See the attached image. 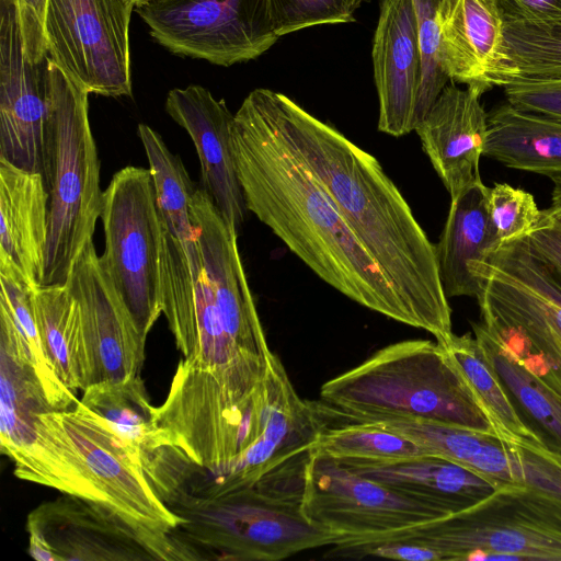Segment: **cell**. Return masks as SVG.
<instances>
[{
	"label": "cell",
	"mask_w": 561,
	"mask_h": 561,
	"mask_svg": "<svg viewBox=\"0 0 561 561\" xmlns=\"http://www.w3.org/2000/svg\"><path fill=\"white\" fill-rule=\"evenodd\" d=\"M231 142L247 209L328 285L411 327L396 289L284 134L265 88L243 100Z\"/></svg>",
	"instance_id": "1"
},
{
	"label": "cell",
	"mask_w": 561,
	"mask_h": 561,
	"mask_svg": "<svg viewBox=\"0 0 561 561\" xmlns=\"http://www.w3.org/2000/svg\"><path fill=\"white\" fill-rule=\"evenodd\" d=\"M284 134L329 192L411 318L444 343L454 334L435 244L378 160L287 95L266 89Z\"/></svg>",
	"instance_id": "2"
},
{
	"label": "cell",
	"mask_w": 561,
	"mask_h": 561,
	"mask_svg": "<svg viewBox=\"0 0 561 561\" xmlns=\"http://www.w3.org/2000/svg\"><path fill=\"white\" fill-rule=\"evenodd\" d=\"M320 399L327 415L407 417L495 434L446 351L430 340L382 347L324 382Z\"/></svg>",
	"instance_id": "3"
},
{
	"label": "cell",
	"mask_w": 561,
	"mask_h": 561,
	"mask_svg": "<svg viewBox=\"0 0 561 561\" xmlns=\"http://www.w3.org/2000/svg\"><path fill=\"white\" fill-rule=\"evenodd\" d=\"M88 95L48 57L42 172L49 196L48 237L39 286L67 283L101 215L100 160Z\"/></svg>",
	"instance_id": "4"
},
{
	"label": "cell",
	"mask_w": 561,
	"mask_h": 561,
	"mask_svg": "<svg viewBox=\"0 0 561 561\" xmlns=\"http://www.w3.org/2000/svg\"><path fill=\"white\" fill-rule=\"evenodd\" d=\"M311 450L250 486L175 512L185 519L176 530L187 541L218 552V559L229 560L277 561L333 546L336 537L311 523L302 511Z\"/></svg>",
	"instance_id": "5"
},
{
	"label": "cell",
	"mask_w": 561,
	"mask_h": 561,
	"mask_svg": "<svg viewBox=\"0 0 561 561\" xmlns=\"http://www.w3.org/2000/svg\"><path fill=\"white\" fill-rule=\"evenodd\" d=\"M402 539L438 560L561 561V503L523 484L446 517L363 543Z\"/></svg>",
	"instance_id": "6"
},
{
	"label": "cell",
	"mask_w": 561,
	"mask_h": 561,
	"mask_svg": "<svg viewBox=\"0 0 561 561\" xmlns=\"http://www.w3.org/2000/svg\"><path fill=\"white\" fill-rule=\"evenodd\" d=\"M477 301L524 366L561 394V283L524 239L501 244L470 266Z\"/></svg>",
	"instance_id": "7"
},
{
	"label": "cell",
	"mask_w": 561,
	"mask_h": 561,
	"mask_svg": "<svg viewBox=\"0 0 561 561\" xmlns=\"http://www.w3.org/2000/svg\"><path fill=\"white\" fill-rule=\"evenodd\" d=\"M0 369L1 451L13 461L14 474L101 503L35 369L12 357L2 358Z\"/></svg>",
	"instance_id": "8"
},
{
	"label": "cell",
	"mask_w": 561,
	"mask_h": 561,
	"mask_svg": "<svg viewBox=\"0 0 561 561\" xmlns=\"http://www.w3.org/2000/svg\"><path fill=\"white\" fill-rule=\"evenodd\" d=\"M138 136L157 194L162 313L184 360L191 363L198 352L195 289L204 271L191 207L196 188L182 160L170 151L160 134L139 124Z\"/></svg>",
	"instance_id": "9"
},
{
	"label": "cell",
	"mask_w": 561,
	"mask_h": 561,
	"mask_svg": "<svg viewBox=\"0 0 561 561\" xmlns=\"http://www.w3.org/2000/svg\"><path fill=\"white\" fill-rule=\"evenodd\" d=\"M100 218L105 238L100 262L146 340L162 313L159 218L150 169L128 165L116 172L103 192Z\"/></svg>",
	"instance_id": "10"
},
{
	"label": "cell",
	"mask_w": 561,
	"mask_h": 561,
	"mask_svg": "<svg viewBox=\"0 0 561 561\" xmlns=\"http://www.w3.org/2000/svg\"><path fill=\"white\" fill-rule=\"evenodd\" d=\"M134 0H48V57L88 93L131 95L129 24Z\"/></svg>",
	"instance_id": "11"
},
{
	"label": "cell",
	"mask_w": 561,
	"mask_h": 561,
	"mask_svg": "<svg viewBox=\"0 0 561 561\" xmlns=\"http://www.w3.org/2000/svg\"><path fill=\"white\" fill-rule=\"evenodd\" d=\"M135 10L170 51L225 67L257 58L279 38L270 0H151Z\"/></svg>",
	"instance_id": "12"
},
{
	"label": "cell",
	"mask_w": 561,
	"mask_h": 561,
	"mask_svg": "<svg viewBox=\"0 0 561 561\" xmlns=\"http://www.w3.org/2000/svg\"><path fill=\"white\" fill-rule=\"evenodd\" d=\"M302 511L311 523L336 537L334 545L364 541L448 516L314 448L306 467Z\"/></svg>",
	"instance_id": "13"
},
{
	"label": "cell",
	"mask_w": 561,
	"mask_h": 561,
	"mask_svg": "<svg viewBox=\"0 0 561 561\" xmlns=\"http://www.w3.org/2000/svg\"><path fill=\"white\" fill-rule=\"evenodd\" d=\"M30 556L37 561L186 560L175 538L150 535L101 503L72 494L27 516Z\"/></svg>",
	"instance_id": "14"
},
{
	"label": "cell",
	"mask_w": 561,
	"mask_h": 561,
	"mask_svg": "<svg viewBox=\"0 0 561 561\" xmlns=\"http://www.w3.org/2000/svg\"><path fill=\"white\" fill-rule=\"evenodd\" d=\"M77 446L101 504L150 535L170 537L185 522L157 495L142 468L141 455L96 413L78 400L59 411Z\"/></svg>",
	"instance_id": "15"
},
{
	"label": "cell",
	"mask_w": 561,
	"mask_h": 561,
	"mask_svg": "<svg viewBox=\"0 0 561 561\" xmlns=\"http://www.w3.org/2000/svg\"><path fill=\"white\" fill-rule=\"evenodd\" d=\"M0 159L43 172L47 64L26 54L15 0H0Z\"/></svg>",
	"instance_id": "16"
},
{
	"label": "cell",
	"mask_w": 561,
	"mask_h": 561,
	"mask_svg": "<svg viewBox=\"0 0 561 561\" xmlns=\"http://www.w3.org/2000/svg\"><path fill=\"white\" fill-rule=\"evenodd\" d=\"M67 284L80 306L89 386L137 376L146 340L102 266L93 241L83 248Z\"/></svg>",
	"instance_id": "17"
},
{
	"label": "cell",
	"mask_w": 561,
	"mask_h": 561,
	"mask_svg": "<svg viewBox=\"0 0 561 561\" xmlns=\"http://www.w3.org/2000/svg\"><path fill=\"white\" fill-rule=\"evenodd\" d=\"M264 387L265 405L256 440L208 489L201 502L250 486L265 473L314 447L324 427L317 404L299 397L274 353Z\"/></svg>",
	"instance_id": "18"
},
{
	"label": "cell",
	"mask_w": 561,
	"mask_h": 561,
	"mask_svg": "<svg viewBox=\"0 0 561 561\" xmlns=\"http://www.w3.org/2000/svg\"><path fill=\"white\" fill-rule=\"evenodd\" d=\"M442 66L449 80L480 96L512 81L499 0H440Z\"/></svg>",
	"instance_id": "19"
},
{
	"label": "cell",
	"mask_w": 561,
	"mask_h": 561,
	"mask_svg": "<svg viewBox=\"0 0 561 561\" xmlns=\"http://www.w3.org/2000/svg\"><path fill=\"white\" fill-rule=\"evenodd\" d=\"M165 111L187 131L196 148L203 188L221 216L238 229L248 209L231 142L234 114L224 100L195 84L171 90Z\"/></svg>",
	"instance_id": "20"
},
{
	"label": "cell",
	"mask_w": 561,
	"mask_h": 561,
	"mask_svg": "<svg viewBox=\"0 0 561 561\" xmlns=\"http://www.w3.org/2000/svg\"><path fill=\"white\" fill-rule=\"evenodd\" d=\"M373 39L378 129L400 137L414 130L422 57L412 0H380Z\"/></svg>",
	"instance_id": "21"
},
{
	"label": "cell",
	"mask_w": 561,
	"mask_h": 561,
	"mask_svg": "<svg viewBox=\"0 0 561 561\" xmlns=\"http://www.w3.org/2000/svg\"><path fill=\"white\" fill-rule=\"evenodd\" d=\"M414 130L450 198L481 180L488 113L477 92L447 84Z\"/></svg>",
	"instance_id": "22"
},
{
	"label": "cell",
	"mask_w": 561,
	"mask_h": 561,
	"mask_svg": "<svg viewBox=\"0 0 561 561\" xmlns=\"http://www.w3.org/2000/svg\"><path fill=\"white\" fill-rule=\"evenodd\" d=\"M49 196L39 172L0 159V275L41 285L48 237Z\"/></svg>",
	"instance_id": "23"
},
{
	"label": "cell",
	"mask_w": 561,
	"mask_h": 561,
	"mask_svg": "<svg viewBox=\"0 0 561 561\" xmlns=\"http://www.w3.org/2000/svg\"><path fill=\"white\" fill-rule=\"evenodd\" d=\"M341 463L365 478L431 505L447 515L478 504L499 489L474 471L437 456H422L392 462Z\"/></svg>",
	"instance_id": "24"
},
{
	"label": "cell",
	"mask_w": 561,
	"mask_h": 561,
	"mask_svg": "<svg viewBox=\"0 0 561 561\" xmlns=\"http://www.w3.org/2000/svg\"><path fill=\"white\" fill-rule=\"evenodd\" d=\"M324 420L377 426L412 439L432 456L456 462L484 477L499 489L516 484L507 443L493 433L394 416H334Z\"/></svg>",
	"instance_id": "25"
},
{
	"label": "cell",
	"mask_w": 561,
	"mask_h": 561,
	"mask_svg": "<svg viewBox=\"0 0 561 561\" xmlns=\"http://www.w3.org/2000/svg\"><path fill=\"white\" fill-rule=\"evenodd\" d=\"M489 188L482 180H478L450 198L447 219L435 244L447 297L477 298L479 285L470 266L497 248L488 217Z\"/></svg>",
	"instance_id": "26"
},
{
	"label": "cell",
	"mask_w": 561,
	"mask_h": 561,
	"mask_svg": "<svg viewBox=\"0 0 561 561\" xmlns=\"http://www.w3.org/2000/svg\"><path fill=\"white\" fill-rule=\"evenodd\" d=\"M483 156L507 168L561 178V122L501 104L488 113Z\"/></svg>",
	"instance_id": "27"
},
{
	"label": "cell",
	"mask_w": 561,
	"mask_h": 561,
	"mask_svg": "<svg viewBox=\"0 0 561 561\" xmlns=\"http://www.w3.org/2000/svg\"><path fill=\"white\" fill-rule=\"evenodd\" d=\"M472 329L524 424L546 447L561 453V396L527 369L483 322L472 323Z\"/></svg>",
	"instance_id": "28"
},
{
	"label": "cell",
	"mask_w": 561,
	"mask_h": 561,
	"mask_svg": "<svg viewBox=\"0 0 561 561\" xmlns=\"http://www.w3.org/2000/svg\"><path fill=\"white\" fill-rule=\"evenodd\" d=\"M32 302L44 354L70 390L89 386V366L80 306L69 285L37 286Z\"/></svg>",
	"instance_id": "29"
},
{
	"label": "cell",
	"mask_w": 561,
	"mask_h": 561,
	"mask_svg": "<svg viewBox=\"0 0 561 561\" xmlns=\"http://www.w3.org/2000/svg\"><path fill=\"white\" fill-rule=\"evenodd\" d=\"M458 368L479 405L489 419L494 433L513 444H543L522 421L496 371L470 333L453 334L439 343Z\"/></svg>",
	"instance_id": "30"
},
{
	"label": "cell",
	"mask_w": 561,
	"mask_h": 561,
	"mask_svg": "<svg viewBox=\"0 0 561 561\" xmlns=\"http://www.w3.org/2000/svg\"><path fill=\"white\" fill-rule=\"evenodd\" d=\"M81 402L140 455L163 445L153 407L138 375L123 381L91 385L83 390Z\"/></svg>",
	"instance_id": "31"
},
{
	"label": "cell",
	"mask_w": 561,
	"mask_h": 561,
	"mask_svg": "<svg viewBox=\"0 0 561 561\" xmlns=\"http://www.w3.org/2000/svg\"><path fill=\"white\" fill-rule=\"evenodd\" d=\"M314 449L340 462H392L432 456L417 443L391 431L358 423L324 422Z\"/></svg>",
	"instance_id": "32"
},
{
	"label": "cell",
	"mask_w": 561,
	"mask_h": 561,
	"mask_svg": "<svg viewBox=\"0 0 561 561\" xmlns=\"http://www.w3.org/2000/svg\"><path fill=\"white\" fill-rule=\"evenodd\" d=\"M512 81L561 78V23L504 22Z\"/></svg>",
	"instance_id": "33"
},
{
	"label": "cell",
	"mask_w": 561,
	"mask_h": 561,
	"mask_svg": "<svg viewBox=\"0 0 561 561\" xmlns=\"http://www.w3.org/2000/svg\"><path fill=\"white\" fill-rule=\"evenodd\" d=\"M422 57V81L414 128L424 118L449 81L443 69L437 11L440 0H412Z\"/></svg>",
	"instance_id": "34"
},
{
	"label": "cell",
	"mask_w": 561,
	"mask_h": 561,
	"mask_svg": "<svg viewBox=\"0 0 561 561\" xmlns=\"http://www.w3.org/2000/svg\"><path fill=\"white\" fill-rule=\"evenodd\" d=\"M541 213L535 197L523 188L506 183H495L489 188L488 217L497 247L527 237Z\"/></svg>",
	"instance_id": "35"
},
{
	"label": "cell",
	"mask_w": 561,
	"mask_h": 561,
	"mask_svg": "<svg viewBox=\"0 0 561 561\" xmlns=\"http://www.w3.org/2000/svg\"><path fill=\"white\" fill-rule=\"evenodd\" d=\"M368 0H270L278 37L299 30L355 21L354 13Z\"/></svg>",
	"instance_id": "36"
},
{
	"label": "cell",
	"mask_w": 561,
	"mask_h": 561,
	"mask_svg": "<svg viewBox=\"0 0 561 561\" xmlns=\"http://www.w3.org/2000/svg\"><path fill=\"white\" fill-rule=\"evenodd\" d=\"M507 446L514 482L561 503V453L536 442L507 443Z\"/></svg>",
	"instance_id": "37"
},
{
	"label": "cell",
	"mask_w": 561,
	"mask_h": 561,
	"mask_svg": "<svg viewBox=\"0 0 561 561\" xmlns=\"http://www.w3.org/2000/svg\"><path fill=\"white\" fill-rule=\"evenodd\" d=\"M503 88L513 107L561 122V78H518Z\"/></svg>",
	"instance_id": "38"
},
{
	"label": "cell",
	"mask_w": 561,
	"mask_h": 561,
	"mask_svg": "<svg viewBox=\"0 0 561 561\" xmlns=\"http://www.w3.org/2000/svg\"><path fill=\"white\" fill-rule=\"evenodd\" d=\"M524 240L561 283V209H542L539 222Z\"/></svg>",
	"instance_id": "39"
},
{
	"label": "cell",
	"mask_w": 561,
	"mask_h": 561,
	"mask_svg": "<svg viewBox=\"0 0 561 561\" xmlns=\"http://www.w3.org/2000/svg\"><path fill=\"white\" fill-rule=\"evenodd\" d=\"M48 0H15L22 38L27 56L41 62L48 58L44 23Z\"/></svg>",
	"instance_id": "40"
},
{
	"label": "cell",
	"mask_w": 561,
	"mask_h": 561,
	"mask_svg": "<svg viewBox=\"0 0 561 561\" xmlns=\"http://www.w3.org/2000/svg\"><path fill=\"white\" fill-rule=\"evenodd\" d=\"M504 22L561 23V0H499Z\"/></svg>",
	"instance_id": "41"
},
{
	"label": "cell",
	"mask_w": 561,
	"mask_h": 561,
	"mask_svg": "<svg viewBox=\"0 0 561 561\" xmlns=\"http://www.w3.org/2000/svg\"><path fill=\"white\" fill-rule=\"evenodd\" d=\"M553 188L551 193V205L550 207L561 209V178L552 180Z\"/></svg>",
	"instance_id": "42"
},
{
	"label": "cell",
	"mask_w": 561,
	"mask_h": 561,
	"mask_svg": "<svg viewBox=\"0 0 561 561\" xmlns=\"http://www.w3.org/2000/svg\"><path fill=\"white\" fill-rule=\"evenodd\" d=\"M150 0H134L136 8L148 3Z\"/></svg>",
	"instance_id": "43"
},
{
	"label": "cell",
	"mask_w": 561,
	"mask_h": 561,
	"mask_svg": "<svg viewBox=\"0 0 561 561\" xmlns=\"http://www.w3.org/2000/svg\"><path fill=\"white\" fill-rule=\"evenodd\" d=\"M151 1V0H150Z\"/></svg>",
	"instance_id": "44"
}]
</instances>
